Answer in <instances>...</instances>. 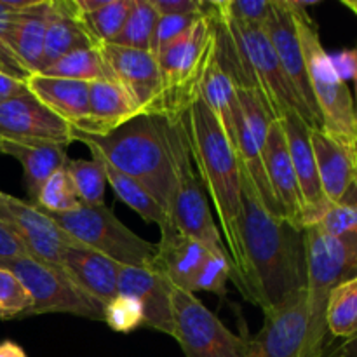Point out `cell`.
Here are the masks:
<instances>
[{
    "label": "cell",
    "mask_w": 357,
    "mask_h": 357,
    "mask_svg": "<svg viewBox=\"0 0 357 357\" xmlns=\"http://www.w3.org/2000/svg\"><path fill=\"white\" fill-rule=\"evenodd\" d=\"M49 0H31L28 7L17 10L10 24V45L28 73H38L44 58L45 30L49 21Z\"/></svg>",
    "instance_id": "cell-25"
},
{
    "label": "cell",
    "mask_w": 357,
    "mask_h": 357,
    "mask_svg": "<svg viewBox=\"0 0 357 357\" xmlns=\"http://www.w3.org/2000/svg\"><path fill=\"white\" fill-rule=\"evenodd\" d=\"M187 128L190 138L192 159L195 160L202 187L220 220L223 243L229 250L234 267V281L244 291L243 239H241V166L236 149L225 135L208 105L197 98L187 112Z\"/></svg>",
    "instance_id": "cell-3"
},
{
    "label": "cell",
    "mask_w": 357,
    "mask_h": 357,
    "mask_svg": "<svg viewBox=\"0 0 357 357\" xmlns=\"http://www.w3.org/2000/svg\"><path fill=\"white\" fill-rule=\"evenodd\" d=\"M261 157H264L268 183L281 204L284 218L293 225L303 229V199L300 194L298 180L293 169L288 145H286L284 129L278 119L268 126Z\"/></svg>",
    "instance_id": "cell-18"
},
{
    "label": "cell",
    "mask_w": 357,
    "mask_h": 357,
    "mask_svg": "<svg viewBox=\"0 0 357 357\" xmlns=\"http://www.w3.org/2000/svg\"><path fill=\"white\" fill-rule=\"evenodd\" d=\"M250 357H312L307 289L264 314V326L257 337L250 338Z\"/></svg>",
    "instance_id": "cell-12"
},
{
    "label": "cell",
    "mask_w": 357,
    "mask_h": 357,
    "mask_svg": "<svg viewBox=\"0 0 357 357\" xmlns=\"http://www.w3.org/2000/svg\"><path fill=\"white\" fill-rule=\"evenodd\" d=\"M331 65L344 82L357 79V45L330 54Z\"/></svg>",
    "instance_id": "cell-43"
},
{
    "label": "cell",
    "mask_w": 357,
    "mask_h": 357,
    "mask_svg": "<svg viewBox=\"0 0 357 357\" xmlns=\"http://www.w3.org/2000/svg\"><path fill=\"white\" fill-rule=\"evenodd\" d=\"M38 73L49 77H59V79L84 80V82H94V80L110 79L112 77L107 68V63H105L103 56L100 52V45L68 52V54L61 56L49 66H45Z\"/></svg>",
    "instance_id": "cell-30"
},
{
    "label": "cell",
    "mask_w": 357,
    "mask_h": 357,
    "mask_svg": "<svg viewBox=\"0 0 357 357\" xmlns=\"http://www.w3.org/2000/svg\"><path fill=\"white\" fill-rule=\"evenodd\" d=\"M26 84L23 80H17L7 73L0 72V105L9 101L10 98H16L20 94L26 93Z\"/></svg>",
    "instance_id": "cell-45"
},
{
    "label": "cell",
    "mask_w": 357,
    "mask_h": 357,
    "mask_svg": "<svg viewBox=\"0 0 357 357\" xmlns=\"http://www.w3.org/2000/svg\"><path fill=\"white\" fill-rule=\"evenodd\" d=\"M142 114V108L117 80L112 77L94 80V82H89L87 119L73 129L84 135L103 136Z\"/></svg>",
    "instance_id": "cell-20"
},
{
    "label": "cell",
    "mask_w": 357,
    "mask_h": 357,
    "mask_svg": "<svg viewBox=\"0 0 357 357\" xmlns=\"http://www.w3.org/2000/svg\"><path fill=\"white\" fill-rule=\"evenodd\" d=\"M216 52L215 6L159 56L160 93L153 114L181 121L199 98V87Z\"/></svg>",
    "instance_id": "cell-4"
},
{
    "label": "cell",
    "mask_w": 357,
    "mask_h": 357,
    "mask_svg": "<svg viewBox=\"0 0 357 357\" xmlns=\"http://www.w3.org/2000/svg\"><path fill=\"white\" fill-rule=\"evenodd\" d=\"M0 357H28L24 349L13 340L0 342Z\"/></svg>",
    "instance_id": "cell-47"
},
{
    "label": "cell",
    "mask_w": 357,
    "mask_h": 357,
    "mask_svg": "<svg viewBox=\"0 0 357 357\" xmlns=\"http://www.w3.org/2000/svg\"><path fill=\"white\" fill-rule=\"evenodd\" d=\"M129 10H131V0H108L107 6L101 7L100 10L82 16L98 45L112 44L121 33Z\"/></svg>",
    "instance_id": "cell-34"
},
{
    "label": "cell",
    "mask_w": 357,
    "mask_h": 357,
    "mask_svg": "<svg viewBox=\"0 0 357 357\" xmlns=\"http://www.w3.org/2000/svg\"><path fill=\"white\" fill-rule=\"evenodd\" d=\"M173 288V282L157 267H122L119 272L117 295L138 300L145 316L143 328H152L169 337H174Z\"/></svg>",
    "instance_id": "cell-16"
},
{
    "label": "cell",
    "mask_w": 357,
    "mask_h": 357,
    "mask_svg": "<svg viewBox=\"0 0 357 357\" xmlns=\"http://www.w3.org/2000/svg\"><path fill=\"white\" fill-rule=\"evenodd\" d=\"M209 9H211V2H209ZM204 10V13H190V14H176V16H159L155 24V30H153V37H152V54L159 56L167 45L171 44L173 40H176L180 35H183L195 21L199 20L201 16L209 13Z\"/></svg>",
    "instance_id": "cell-40"
},
{
    "label": "cell",
    "mask_w": 357,
    "mask_h": 357,
    "mask_svg": "<svg viewBox=\"0 0 357 357\" xmlns=\"http://www.w3.org/2000/svg\"><path fill=\"white\" fill-rule=\"evenodd\" d=\"M0 153H2V138H0Z\"/></svg>",
    "instance_id": "cell-50"
},
{
    "label": "cell",
    "mask_w": 357,
    "mask_h": 357,
    "mask_svg": "<svg viewBox=\"0 0 357 357\" xmlns=\"http://www.w3.org/2000/svg\"><path fill=\"white\" fill-rule=\"evenodd\" d=\"M150 3L159 16L204 13L209 9V2L202 0H150Z\"/></svg>",
    "instance_id": "cell-42"
},
{
    "label": "cell",
    "mask_w": 357,
    "mask_h": 357,
    "mask_svg": "<svg viewBox=\"0 0 357 357\" xmlns=\"http://www.w3.org/2000/svg\"><path fill=\"white\" fill-rule=\"evenodd\" d=\"M167 230H176L180 236L197 241L211 253L229 255L220 229L213 220L202 181L194 173L192 162L181 167L178 174L176 192L167 211V222L160 229V234Z\"/></svg>",
    "instance_id": "cell-11"
},
{
    "label": "cell",
    "mask_w": 357,
    "mask_h": 357,
    "mask_svg": "<svg viewBox=\"0 0 357 357\" xmlns=\"http://www.w3.org/2000/svg\"><path fill=\"white\" fill-rule=\"evenodd\" d=\"M281 124L303 199V229H307L316 225L330 202L326 201L321 188L316 157L310 142V126L298 114H288L281 119Z\"/></svg>",
    "instance_id": "cell-17"
},
{
    "label": "cell",
    "mask_w": 357,
    "mask_h": 357,
    "mask_svg": "<svg viewBox=\"0 0 357 357\" xmlns=\"http://www.w3.org/2000/svg\"><path fill=\"white\" fill-rule=\"evenodd\" d=\"M66 173L72 178L77 195L82 206H105V187L107 176L96 159H68Z\"/></svg>",
    "instance_id": "cell-32"
},
{
    "label": "cell",
    "mask_w": 357,
    "mask_h": 357,
    "mask_svg": "<svg viewBox=\"0 0 357 357\" xmlns=\"http://www.w3.org/2000/svg\"><path fill=\"white\" fill-rule=\"evenodd\" d=\"M17 278L31 298L26 317L40 314H72L91 321H103V309L98 300L84 293L61 267L28 257L0 260Z\"/></svg>",
    "instance_id": "cell-8"
},
{
    "label": "cell",
    "mask_w": 357,
    "mask_h": 357,
    "mask_svg": "<svg viewBox=\"0 0 357 357\" xmlns=\"http://www.w3.org/2000/svg\"><path fill=\"white\" fill-rule=\"evenodd\" d=\"M241 204V239L246 261L243 295L265 314L307 289L305 229L272 215L243 169Z\"/></svg>",
    "instance_id": "cell-1"
},
{
    "label": "cell",
    "mask_w": 357,
    "mask_h": 357,
    "mask_svg": "<svg viewBox=\"0 0 357 357\" xmlns=\"http://www.w3.org/2000/svg\"><path fill=\"white\" fill-rule=\"evenodd\" d=\"M264 31L267 33L279 63L284 70L286 77L291 82L293 89L296 91L302 103L305 105L310 119H312L314 129L323 128L319 110H317L316 100H314L312 87L309 82L305 58H303L302 44H300L298 31H296L295 20L291 10L288 9L284 0H272V10L268 20L265 21Z\"/></svg>",
    "instance_id": "cell-14"
},
{
    "label": "cell",
    "mask_w": 357,
    "mask_h": 357,
    "mask_svg": "<svg viewBox=\"0 0 357 357\" xmlns=\"http://www.w3.org/2000/svg\"><path fill=\"white\" fill-rule=\"evenodd\" d=\"M49 21L45 30L42 70L68 52L96 47L75 0H49Z\"/></svg>",
    "instance_id": "cell-21"
},
{
    "label": "cell",
    "mask_w": 357,
    "mask_h": 357,
    "mask_svg": "<svg viewBox=\"0 0 357 357\" xmlns=\"http://www.w3.org/2000/svg\"><path fill=\"white\" fill-rule=\"evenodd\" d=\"M199 98L215 114L220 126L234 145V142H236V112L239 103H237L236 86H234L229 73L222 68V65L216 59V52L211 65L206 70L201 87H199Z\"/></svg>",
    "instance_id": "cell-27"
},
{
    "label": "cell",
    "mask_w": 357,
    "mask_h": 357,
    "mask_svg": "<svg viewBox=\"0 0 357 357\" xmlns=\"http://www.w3.org/2000/svg\"><path fill=\"white\" fill-rule=\"evenodd\" d=\"M157 20H159V14L155 13L150 0H131V10H129L128 20L122 26L121 33L115 37L112 44L139 49V51H150Z\"/></svg>",
    "instance_id": "cell-31"
},
{
    "label": "cell",
    "mask_w": 357,
    "mask_h": 357,
    "mask_svg": "<svg viewBox=\"0 0 357 357\" xmlns=\"http://www.w3.org/2000/svg\"><path fill=\"white\" fill-rule=\"evenodd\" d=\"M31 309V298L16 275L0 267V319H24Z\"/></svg>",
    "instance_id": "cell-38"
},
{
    "label": "cell",
    "mask_w": 357,
    "mask_h": 357,
    "mask_svg": "<svg viewBox=\"0 0 357 357\" xmlns=\"http://www.w3.org/2000/svg\"><path fill=\"white\" fill-rule=\"evenodd\" d=\"M209 253L211 251L197 241L180 236L176 230H167L162 232V239L157 244L155 267L162 271L176 288L190 293L192 282Z\"/></svg>",
    "instance_id": "cell-26"
},
{
    "label": "cell",
    "mask_w": 357,
    "mask_h": 357,
    "mask_svg": "<svg viewBox=\"0 0 357 357\" xmlns=\"http://www.w3.org/2000/svg\"><path fill=\"white\" fill-rule=\"evenodd\" d=\"M2 153L14 157L23 166V180L30 204H35L42 185L65 167L66 145L40 142H10L2 138Z\"/></svg>",
    "instance_id": "cell-24"
},
{
    "label": "cell",
    "mask_w": 357,
    "mask_h": 357,
    "mask_svg": "<svg viewBox=\"0 0 357 357\" xmlns=\"http://www.w3.org/2000/svg\"><path fill=\"white\" fill-rule=\"evenodd\" d=\"M143 309L139 302L128 295H115L103 309V323L117 333H131L143 328Z\"/></svg>",
    "instance_id": "cell-37"
},
{
    "label": "cell",
    "mask_w": 357,
    "mask_h": 357,
    "mask_svg": "<svg viewBox=\"0 0 357 357\" xmlns=\"http://www.w3.org/2000/svg\"><path fill=\"white\" fill-rule=\"evenodd\" d=\"M45 215L79 246L96 251L122 267H155L157 244L129 230L107 206H80L68 213Z\"/></svg>",
    "instance_id": "cell-7"
},
{
    "label": "cell",
    "mask_w": 357,
    "mask_h": 357,
    "mask_svg": "<svg viewBox=\"0 0 357 357\" xmlns=\"http://www.w3.org/2000/svg\"><path fill=\"white\" fill-rule=\"evenodd\" d=\"M326 330L331 340H349L357 335V275L331 289L326 302Z\"/></svg>",
    "instance_id": "cell-29"
},
{
    "label": "cell",
    "mask_w": 357,
    "mask_h": 357,
    "mask_svg": "<svg viewBox=\"0 0 357 357\" xmlns=\"http://www.w3.org/2000/svg\"><path fill=\"white\" fill-rule=\"evenodd\" d=\"M110 75L131 94L143 114H153L160 93V73L157 58L150 51L100 44Z\"/></svg>",
    "instance_id": "cell-15"
},
{
    "label": "cell",
    "mask_w": 357,
    "mask_h": 357,
    "mask_svg": "<svg viewBox=\"0 0 357 357\" xmlns=\"http://www.w3.org/2000/svg\"><path fill=\"white\" fill-rule=\"evenodd\" d=\"M354 87H356V98H354V108H356V121H357V79H354Z\"/></svg>",
    "instance_id": "cell-49"
},
{
    "label": "cell",
    "mask_w": 357,
    "mask_h": 357,
    "mask_svg": "<svg viewBox=\"0 0 357 357\" xmlns=\"http://www.w3.org/2000/svg\"><path fill=\"white\" fill-rule=\"evenodd\" d=\"M26 89L40 103L51 108L56 115L65 119L72 128L84 122L89 114V82L59 77L31 73L26 80Z\"/></svg>",
    "instance_id": "cell-23"
},
{
    "label": "cell",
    "mask_w": 357,
    "mask_h": 357,
    "mask_svg": "<svg viewBox=\"0 0 357 357\" xmlns=\"http://www.w3.org/2000/svg\"><path fill=\"white\" fill-rule=\"evenodd\" d=\"M237 103H239V110L243 114L244 122H246L248 129L253 135L255 142L260 145V149L264 150L265 138H267L268 126H271L272 119L271 112H268L267 105L261 100L260 94L253 89H237Z\"/></svg>",
    "instance_id": "cell-36"
},
{
    "label": "cell",
    "mask_w": 357,
    "mask_h": 357,
    "mask_svg": "<svg viewBox=\"0 0 357 357\" xmlns=\"http://www.w3.org/2000/svg\"><path fill=\"white\" fill-rule=\"evenodd\" d=\"M0 223L23 244L28 257L61 267L68 248L79 246L66 236L49 215L13 195L0 190ZM84 248V246H82Z\"/></svg>",
    "instance_id": "cell-10"
},
{
    "label": "cell",
    "mask_w": 357,
    "mask_h": 357,
    "mask_svg": "<svg viewBox=\"0 0 357 357\" xmlns=\"http://www.w3.org/2000/svg\"><path fill=\"white\" fill-rule=\"evenodd\" d=\"M14 10L6 6L3 0H0V72L14 77L17 80H26L30 73L23 68L20 59L16 58L10 45V24H13Z\"/></svg>",
    "instance_id": "cell-41"
},
{
    "label": "cell",
    "mask_w": 357,
    "mask_h": 357,
    "mask_svg": "<svg viewBox=\"0 0 357 357\" xmlns=\"http://www.w3.org/2000/svg\"><path fill=\"white\" fill-rule=\"evenodd\" d=\"M187 117L181 121L164 115L142 114L103 136H91L72 128L73 142L96 150L107 162L145 187L169 211L178 174L192 162Z\"/></svg>",
    "instance_id": "cell-2"
},
{
    "label": "cell",
    "mask_w": 357,
    "mask_h": 357,
    "mask_svg": "<svg viewBox=\"0 0 357 357\" xmlns=\"http://www.w3.org/2000/svg\"><path fill=\"white\" fill-rule=\"evenodd\" d=\"M234 275L232 260L229 255L209 253L202 264L201 271L195 275L192 282L190 293H213V295L225 296L227 295V282Z\"/></svg>",
    "instance_id": "cell-35"
},
{
    "label": "cell",
    "mask_w": 357,
    "mask_h": 357,
    "mask_svg": "<svg viewBox=\"0 0 357 357\" xmlns=\"http://www.w3.org/2000/svg\"><path fill=\"white\" fill-rule=\"evenodd\" d=\"M342 3H344L347 9H351L352 13H354L357 16V0H342Z\"/></svg>",
    "instance_id": "cell-48"
},
{
    "label": "cell",
    "mask_w": 357,
    "mask_h": 357,
    "mask_svg": "<svg viewBox=\"0 0 357 357\" xmlns=\"http://www.w3.org/2000/svg\"><path fill=\"white\" fill-rule=\"evenodd\" d=\"M0 138L66 146L73 142L72 126L40 103L30 91L0 105Z\"/></svg>",
    "instance_id": "cell-13"
},
{
    "label": "cell",
    "mask_w": 357,
    "mask_h": 357,
    "mask_svg": "<svg viewBox=\"0 0 357 357\" xmlns=\"http://www.w3.org/2000/svg\"><path fill=\"white\" fill-rule=\"evenodd\" d=\"M284 2L291 10L298 31L309 82L323 122L321 129L338 142L357 146L354 98L347 82H344L335 72L330 52H326L321 44L319 28L307 13V7L316 6L317 2H302V0H284Z\"/></svg>",
    "instance_id": "cell-5"
},
{
    "label": "cell",
    "mask_w": 357,
    "mask_h": 357,
    "mask_svg": "<svg viewBox=\"0 0 357 357\" xmlns=\"http://www.w3.org/2000/svg\"><path fill=\"white\" fill-rule=\"evenodd\" d=\"M216 13L225 20L246 26H264L272 10V0H220Z\"/></svg>",
    "instance_id": "cell-39"
},
{
    "label": "cell",
    "mask_w": 357,
    "mask_h": 357,
    "mask_svg": "<svg viewBox=\"0 0 357 357\" xmlns=\"http://www.w3.org/2000/svg\"><path fill=\"white\" fill-rule=\"evenodd\" d=\"M93 153V159H96L101 164L105 171V176H107V183L110 185L112 190L115 192L119 199L124 202L128 208H131L132 211L138 213L145 222L155 223L159 225V229H162L167 222L166 211L159 206V202L145 190L143 185H139L138 181L132 180L128 174L121 173L117 167L112 166L110 162L103 159L96 150H89Z\"/></svg>",
    "instance_id": "cell-28"
},
{
    "label": "cell",
    "mask_w": 357,
    "mask_h": 357,
    "mask_svg": "<svg viewBox=\"0 0 357 357\" xmlns=\"http://www.w3.org/2000/svg\"><path fill=\"white\" fill-rule=\"evenodd\" d=\"M44 213H68L73 209L80 208L79 195H77L75 187L72 183V178L66 173L65 167L56 171L44 185L37 195L35 204Z\"/></svg>",
    "instance_id": "cell-33"
},
{
    "label": "cell",
    "mask_w": 357,
    "mask_h": 357,
    "mask_svg": "<svg viewBox=\"0 0 357 357\" xmlns=\"http://www.w3.org/2000/svg\"><path fill=\"white\" fill-rule=\"evenodd\" d=\"M61 268L84 293L98 300L101 305H107L117 295L119 272L122 265L96 251L82 246L68 248L63 253Z\"/></svg>",
    "instance_id": "cell-22"
},
{
    "label": "cell",
    "mask_w": 357,
    "mask_h": 357,
    "mask_svg": "<svg viewBox=\"0 0 357 357\" xmlns=\"http://www.w3.org/2000/svg\"><path fill=\"white\" fill-rule=\"evenodd\" d=\"M23 244L0 223V260H10V258L24 257Z\"/></svg>",
    "instance_id": "cell-44"
},
{
    "label": "cell",
    "mask_w": 357,
    "mask_h": 357,
    "mask_svg": "<svg viewBox=\"0 0 357 357\" xmlns=\"http://www.w3.org/2000/svg\"><path fill=\"white\" fill-rule=\"evenodd\" d=\"M323 357H357V335L340 344H333Z\"/></svg>",
    "instance_id": "cell-46"
},
{
    "label": "cell",
    "mask_w": 357,
    "mask_h": 357,
    "mask_svg": "<svg viewBox=\"0 0 357 357\" xmlns=\"http://www.w3.org/2000/svg\"><path fill=\"white\" fill-rule=\"evenodd\" d=\"M310 142L324 197L337 204L357 183V146L338 142L323 129H310Z\"/></svg>",
    "instance_id": "cell-19"
},
{
    "label": "cell",
    "mask_w": 357,
    "mask_h": 357,
    "mask_svg": "<svg viewBox=\"0 0 357 357\" xmlns=\"http://www.w3.org/2000/svg\"><path fill=\"white\" fill-rule=\"evenodd\" d=\"M171 302L173 338L185 357H250V338L230 331L194 293L174 286Z\"/></svg>",
    "instance_id": "cell-9"
},
{
    "label": "cell",
    "mask_w": 357,
    "mask_h": 357,
    "mask_svg": "<svg viewBox=\"0 0 357 357\" xmlns=\"http://www.w3.org/2000/svg\"><path fill=\"white\" fill-rule=\"evenodd\" d=\"M305 250L309 349L312 357H323L333 345L324 321L328 296L335 286L357 275V232L331 237L317 227H307Z\"/></svg>",
    "instance_id": "cell-6"
}]
</instances>
